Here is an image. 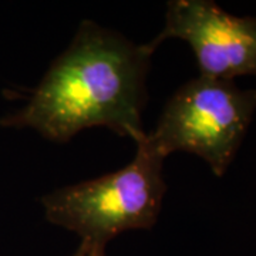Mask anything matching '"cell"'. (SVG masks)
<instances>
[{
	"label": "cell",
	"instance_id": "5",
	"mask_svg": "<svg viewBox=\"0 0 256 256\" xmlns=\"http://www.w3.org/2000/svg\"><path fill=\"white\" fill-rule=\"evenodd\" d=\"M72 256H106V250L94 249V248L86 246V245L80 244V246L77 248V250Z\"/></svg>",
	"mask_w": 256,
	"mask_h": 256
},
{
	"label": "cell",
	"instance_id": "1",
	"mask_svg": "<svg viewBox=\"0 0 256 256\" xmlns=\"http://www.w3.org/2000/svg\"><path fill=\"white\" fill-rule=\"evenodd\" d=\"M152 52L118 32L82 20L20 110L0 120L64 144L82 130L106 127L136 142L146 137L142 111Z\"/></svg>",
	"mask_w": 256,
	"mask_h": 256
},
{
	"label": "cell",
	"instance_id": "2",
	"mask_svg": "<svg viewBox=\"0 0 256 256\" xmlns=\"http://www.w3.org/2000/svg\"><path fill=\"white\" fill-rule=\"evenodd\" d=\"M136 144V156L124 168L44 195L40 202L47 220L77 234L82 245L100 250L126 230L152 228L166 191L165 158L146 137Z\"/></svg>",
	"mask_w": 256,
	"mask_h": 256
},
{
	"label": "cell",
	"instance_id": "3",
	"mask_svg": "<svg viewBox=\"0 0 256 256\" xmlns=\"http://www.w3.org/2000/svg\"><path fill=\"white\" fill-rule=\"evenodd\" d=\"M255 111L256 90H242L234 80L198 76L171 96L146 140L164 158L176 151L201 156L214 174L222 176Z\"/></svg>",
	"mask_w": 256,
	"mask_h": 256
},
{
	"label": "cell",
	"instance_id": "4",
	"mask_svg": "<svg viewBox=\"0 0 256 256\" xmlns=\"http://www.w3.org/2000/svg\"><path fill=\"white\" fill-rule=\"evenodd\" d=\"M168 38L190 44L200 76L220 80L256 76V18L229 14L210 0H171L164 28L146 47L154 53Z\"/></svg>",
	"mask_w": 256,
	"mask_h": 256
}]
</instances>
